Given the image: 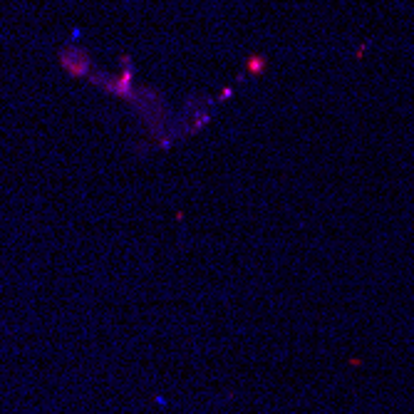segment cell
Segmentation results:
<instances>
[{"label": "cell", "mask_w": 414, "mask_h": 414, "mask_svg": "<svg viewBox=\"0 0 414 414\" xmlns=\"http://www.w3.org/2000/svg\"><path fill=\"white\" fill-rule=\"evenodd\" d=\"M265 70H268V57H265V55H260V52L248 55V60H246V72H248V75L260 77Z\"/></svg>", "instance_id": "6da1fadb"}, {"label": "cell", "mask_w": 414, "mask_h": 414, "mask_svg": "<svg viewBox=\"0 0 414 414\" xmlns=\"http://www.w3.org/2000/svg\"><path fill=\"white\" fill-rule=\"evenodd\" d=\"M231 94H233V87H223V92H221L216 99H226V97H231Z\"/></svg>", "instance_id": "7a4b0ae2"}]
</instances>
